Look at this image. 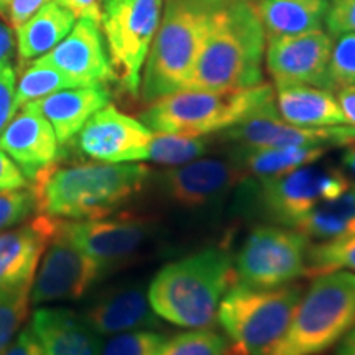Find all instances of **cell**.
<instances>
[{"mask_svg":"<svg viewBox=\"0 0 355 355\" xmlns=\"http://www.w3.org/2000/svg\"><path fill=\"white\" fill-rule=\"evenodd\" d=\"M148 175L139 163L55 165L35 181L37 209L61 220L107 217L144 189Z\"/></svg>","mask_w":355,"mask_h":355,"instance_id":"cell-1","label":"cell"},{"mask_svg":"<svg viewBox=\"0 0 355 355\" xmlns=\"http://www.w3.org/2000/svg\"><path fill=\"white\" fill-rule=\"evenodd\" d=\"M265 51V30L255 7L247 0H229L212 19L183 89L230 91L259 86L263 83Z\"/></svg>","mask_w":355,"mask_h":355,"instance_id":"cell-2","label":"cell"},{"mask_svg":"<svg viewBox=\"0 0 355 355\" xmlns=\"http://www.w3.org/2000/svg\"><path fill=\"white\" fill-rule=\"evenodd\" d=\"M235 283L232 254L209 247L163 266L146 295L158 318L186 329H202L216 321L222 298Z\"/></svg>","mask_w":355,"mask_h":355,"instance_id":"cell-3","label":"cell"},{"mask_svg":"<svg viewBox=\"0 0 355 355\" xmlns=\"http://www.w3.org/2000/svg\"><path fill=\"white\" fill-rule=\"evenodd\" d=\"M229 0H166L140 92L146 104L181 91L196 63L212 19Z\"/></svg>","mask_w":355,"mask_h":355,"instance_id":"cell-4","label":"cell"},{"mask_svg":"<svg viewBox=\"0 0 355 355\" xmlns=\"http://www.w3.org/2000/svg\"><path fill=\"white\" fill-rule=\"evenodd\" d=\"M273 99V87L265 83L230 91L183 89L150 102L140 122L153 132L206 137L237 125Z\"/></svg>","mask_w":355,"mask_h":355,"instance_id":"cell-5","label":"cell"},{"mask_svg":"<svg viewBox=\"0 0 355 355\" xmlns=\"http://www.w3.org/2000/svg\"><path fill=\"white\" fill-rule=\"evenodd\" d=\"M355 326V273L318 275L301 296L282 339L268 355H319Z\"/></svg>","mask_w":355,"mask_h":355,"instance_id":"cell-6","label":"cell"},{"mask_svg":"<svg viewBox=\"0 0 355 355\" xmlns=\"http://www.w3.org/2000/svg\"><path fill=\"white\" fill-rule=\"evenodd\" d=\"M303 291V285L293 283L270 290L234 285L222 298L217 318L243 354L268 355L290 326Z\"/></svg>","mask_w":355,"mask_h":355,"instance_id":"cell-7","label":"cell"},{"mask_svg":"<svg viewBox=\"0 0 355 355\" xmlns=\"http://www.w3.org/2000/svg\"><path fill=\"white\" fill-rule=\"evenodd\" d=\"M165 0H104L101 30L114 81L130 96L140 92L141 71L157 35Z\"/></svg>","mask_w":355,"mask_h":355,"instance_id":"cell-8","label":"cell"},{"mask_svg":"<svg viewBox=\"0 0 355 355\" xmlns=\"http://www.w3.org/2000/svg\"><path fill=\"white\" fill-rule=\"evenodd\" d=\"M352 183L339 168L311 163L282 176L259 180L252 198L266 219L293 229L309 211L339 198Z\"/></svg>","mask_w":355,"mask_h":355,"instance_id":"cell-9","label":"cell"},{"mask_svg":"<svg viewBox=\"0 0 355 355\" xmlns=\"http://www.w3.org/2000/svg\"><path fill=\"white\" fill-rule=\"evenodd\" d=\"M309 239L291 227L261 225L243 241L234 261L237 283L255 290L290 285L306 277Z\"/></svg>","mask_w":355,"mask_h":355,"instance_id":"cell-10","label":"cell"},{"mask_svg":"<svg viewBox=\"0 0 355 355\" xmlns=\"http://www.w3.org/2000/svg\"><path fill=\"white\" fill-rule=\"evenodd\" d=\"M104 275L105 272L96 260L61 232L55 219L51 237L48 239L35 273L30 303L50 304L79 300Z\"/></svg>","mask_w":355,"mask_h":355,"instance_id":"cell-11","label":"cell"},{"mask_svg":"<svg viewBox=\"0 0 355 355\" xmlns=\"http://www.w3.org/2000/svg\"><path fill=\"white\" fill-rule=\"evenodd\" d=\"M56 220L61 232L96 260L105 273L135 259L153 241L158 230L157 222L139 216Z\"/></svg>","mask_w":355,"mask_h":355,"instance_id":"cell-12","label":"cell"},{"mask_svg":"<svg viewBox=\"0 0 355 355\" xmlns=\"http://www.w3.org/2000/svg\"><path fill=\"white\" fill-rule=\"evenodd\" d=\"M222 139L239 148L279 146H345L355 140V127H296L279 117L275 99L266 102L237 125L222 132Z\"/></svg>","mask_w":355,"mask_h":355,"instance_id":"cell-13","label":"cell"},{"mask_svg":"<svg viewBox=\"0 0 355 355\" xmlns=\"http://www.w3.org/2000/svg\"><path fill=\"white\" fill-rule=\"evenodd\" d=\"M153 137L144 122L105 105L92 115L76 135L79 152L104 163L144 162Z\"/></svg>","mask_w":355,"mask_h":355,"instance_id":"cell-14","label":"cell"},{"mask_svg":"<svg viewBox=\"0 0 355 355\" xmlns=\"http://www.w3.org/2000/svg\"><path fill=\"white\" fill-rule=\"evenodd\" d=\"M243 180L247 178L234 159H193L163 171L159 189L176 206L206 209L227 198Z\"/></svg>","mask_w":355,"mask_h":355,"instance_id":"cell-15","label":"cell"},{"mask_svg":"<svg viewBox=\"0 0 355 355\" xmlns=\"http://www.w3.org/2000/svg\"><path fill=\"white\" fill-rule=\"evenodd\" d=\"M334 38L321 28L295 37L268 40L265 63L277 86L306 84L329 89V66Z\"/></svg>","mask_w":355,"mask_h":355,"instance_id":"cell-16","label":"cell"},{"mask_svg":"<svg viewBox=\"0 0 355 355\" xmlns=\"http://www.w3.org/2000/svg\"><path fill=\"white\" fill-rule=\"evenodd\" d=\"M37 60L60 71L76 87L114 81L101 24L87 17L78 19L71 32Z\"/></svg>","mask_w":355,"mask_h":355,"instance_id":"cell-17","label":"cell"},{"mask_svg":"<svg viewBox=\"0 0 355 355\" xmlns=\"http://www.w3.org/2000/svg\"><path fill=\"white\" fill-rule=\"evenodd\" d=\"M60 146L50 122L33 104L17 110L0 133V150L20 168L30 183L56 165Z\"/></svg>","mask_w":355,"mask_h":355,"instance_id":"cell-18","label":"cell"},{"mask_svg":"<svg viewBox=\"0 0 355 355\" xmlns=\"http://www.w3.org/2000/svg\"><path fill=\"white\" fill-rule=\"evenodd\" d=\"M55 219L40 214L28 224L0 232V293L32 290Z\"/></svg>","mask_w":355,"mask_h":355,"instance_id":"cell-19","label":"cell"},{"mask_svg":"<svg viewBox=\"0 0 355 355\" xmlns=\"http://www.w3.org/2000/svg\"><path fill=\"white\" fill-rule=\"evenodd\" d=\"M83 319L101 337L159 326L148 295L140 286H121L105 291L87 306Z\"/></svg>","mask_w":355,"mask_h":355,"instance_id":"cell-20","label":"cell"},{"mask_svg":"<svg viewBox=\"0 0 355 355\" xmlns=\"http://www.w3.org/2000/svg\"><path fill=\"white\" fill-rule=\"evenodd\" d=\"M43 355H99L102 337L66 308H38L30 319Z\"/></svg>","mask_w":355,"mask_h":355,"instance_id":"cell-21","label":"cell"},{"mask_svg":"<svg viewBox=\"0 0 355 355\" xmlns=\"http://www.w3.org/2000/svg\"><path fill=\"white\" fill-rule=\"evenodd\" d=\"M110 92L105 84L83 87H68L30 102L50 122L60 145L76 139L89 119L105 105H109Z\"/></svg>","mask_w":355,"mask_h":355,"instance_id":"cell-22","label":"cell"},{"mask_svg":"<svg viewBox=\"0 0 355 355\" xmlns=\"http://www.w3.org/2000/svg\"><path fill=\"white\" fill-rule=\"evenodd\" d=\"M275 105L279 117L296 127H334L344 125L345 117L337 97L326 89L290 84L277 86Z\"/></svg>","mask_w":355,"mask_h":355,"instance_id":"cell-23","label":"cell"},{"mask_svg":"<svg viewBox=\"0 0 355 355\" xmlns=\"http://www.w3.org/2000/svg\"><path fill=\"white\" fill-rule=\"evenodd\" d=\"M76 15L68 8L50 0L15 28V46L20 61H33L46 55L71 32Z\"/></svg>","mask_w":355,"mask_h":355,"instance_id":"cell-24","label":"cell"},{"mask_svg":"<svg viewBox=\"0 0 355 355\" xmlns=\"http://www.w3.org/2000/svg\"><path fill=\"white\" fill-rule=\"evenodd\" d=\"M255 10L268 40L321 28L329 0H259Z\"/></svg>","mask_w":355,"mask_h":355,"instance_id":"cell-25","label":"cell"},{"mask_svg":"<svg viewBox=\"0 0 355 355\" xmlns=\"http://www.w3.org/2000/svg\"><path fill=\"white\" fill-rule=\"evenodd\" d=\"M234 162L245 178L282 176L301 166L316 163L329 148L327 146H279V148H239L235 146Z\"/></svg>","mask_w":355,"mask_h":355,"instance_id":"cell-26","label":"cell"},{"mask_svg":"<svg viewBox=\"0 0 355 355\" xmlns=\"http://www.w3.org/2000/svg\"><path fill=\"white\" fill-rule=\"evenodd\" d=\"M293 229L309 241L327 242L355 234V183L332 201L322 202L309 211Z\"/></svg>","mask_w":355,"mask_h":355,"instance_id":"cell-27","label":"cell"},{"mask_svg":"<svg viewBox=\"0 0 355 355\" xmlns=\"http://www.w3.org/2000/svg\"><path fill=\"white\" fill-rule=\"evenodd\" d=\"M209 141L204 137L153 132L146 159L165 166H181L207 153Z\"/></svg>","mask_w":355,"mask_h":355,"instance_id":"cell-28","label":"cell"},{"mask_svg":"<svg viewBox=\"0 0 355 355\" xmlns=\"http://www.w3.org/2000/svg\"><path fill=\"white\" fill-rule=\"evenodd\" d=\"M157 355H245L227 336L202 327L181 332L163 343Z\"/></svg>","mask_w":355,"mask_h":355,"instance_id":"cell-29","label":"cell"},{"mask_svg":"<svg viewBox=\"0 0 355 355\" xmlns=\"http://www.w3.org/2000/svg\"><path fill=\"white\" fill-rule=\"evenodd\" d=\"M68 87L76 86L53 66L43 63L40 60H33L17 81L15 110L30 104V102L43 99V97L50 96L53 92Z\"/></svg>","mask_w":355,"mask_h":355,"instance_id":"cell-30","label":"cell"},{"mask_svg":"<svg viewBox=\"0 0 355 355\" xmlns=\"http://www.w3.org/2000/svg\"><path fill=\"white\" fill-rule=\"evenodd\" d=\"M347 270L355 272V234L309 245L306 255V277Z\"/></svg>","mask_w":355,"mask_h":355,"instance_id":"cell-31","label":"cell"},{"mask_svg":"<svg viewBox=\"0 0 355 355\" xmlns=\"http://www.w3.org/2000/svg\"><path fill=\"white\" fill-rule=\"evenodd\" d=\"M165 340V334L152 329L123 332L102 340L99 355H157Z\"/></svg>","mask_w":355,"mask_h":355,"instance_id":"cell-32","label":"cell"},{"mask_svg":"<svg viewBox=\"0 0 355 355\" xmlns=\"http://www.w3.org/2000/svg\"><path fill=\"white\" fill-rule=\"evenodd\" d=\"M336 38L327 66L331 92L355 86V32L343 33Z\"/></svg>","mask_w":355,"mask_h":355,"instance_id":"cell-33","label":"cell"},{"mask_svg":"<svg viewBox=\"0 0 355 355\" xmlns=\"http://www.w3.org/2000/svg\"><path fill=\"white\" fill-rule=\"evenodd\" d=\"M30 304V290L0 293V354L24 327Z\"/></svg>","mask_w":355,"mask_h":355,"instance_id":"cell-34","label":"cell"},{"mask_svg":"<svg viewBox=\"0 0 355 355\" xmlns=\"http://www.w3.org/2000/svg\"><path fill=\"white\" fill-rule=\"evenodd\" d=\"M37 211V196L33 188L0 191V232L15 227Z\"/></svg>","mask_w":355,"mask_h":355,"instance_id":"cell-35","label":"cell"},{"mask_svg":"<svg viewBox=\"0 0 355 355\" xmlns=\"http://www.w3.org/2000/svg\"><path fill=\"white\" fill-rule=\"evenodd\" d=\"M324 21L332 38L355 32V0H332Z\"/></svg>","mask_w":355,"mask_h":355,"instance_id":"cell-36","label":"cell"},{"mask_svg":"<svg viewBox=\"0 0 355 355\" xmlns=\"http://www.w3.org/2000/svg\"><path fill=\"white\" fill-rule=\"evenodd\" d=\"M17 74L12 64L0 68V133L10 122L15 110Z\"/></svg>","mask_w":355,"mask_h":355,"instance_id":"cell-37","label":"cell"},{"mask_svg":"<svg viewBox=\"0 0 355 355\" xmlns=\"http://www.w3.org/2000/svg\"><path fill=\"white\" fill-rule=\"evenodd\" d=\"M28 180L6 153L0 150V191L26 188Z\"/></svg>","mask_w":355,"mask_h":355,"instance_id":"cell-38","label":"cell"},{"mask_svg":"<svg viewBox=\"0 0 355 355\" xmlns=\"http://www.w3.org/2000/svg\"><path fill=\"white\" fill-rule=\"evenodd\" d=\"M0 355H43V352L30 326H24Z\"/></svg>","mask_w":355,"mask_h":355,"instance_id":"cell-39","label":"cell"},{"mask_svg":"<svg viewBox=\"0 0 355 355\" xmlns=\"http://www.w3.org/2000/svg\"><path fill=\"white\" fill-rule=\"evenodd\" d=\"M50 0H10V6L7 10V19L12 26H19L30 19L33 13H37L44 3Z\"/></svg>","mask_w":355,"mask_h":355,"instance_id":"cell-40","label":"cell"},{"mask_svg":"<svg viewBox=\"0 0 355 355\" xmlns=\"http://www.w3.org/2000/svg\"><path fill=\"white\" fill-rule=\"evenodd\" d=\"M56 2L73 12L76 19L87 17V19L101 21V8L104 0H56Z\"/></svg>","mask_w":355,"mask_h":355,"instance_id":"cell-41","label":"cell"},{"mask_svg":"<svg viewBox=\"0 0 355 355\" xmlns=\"http://www.w3.org/2000/svg\"><path fill=\"white\" fill-rule=\"evenodd\" d=\"M337 102L343 110L345 123L355 127V86L343 87L337 91Z\"/></svg>","mask_w":355,"mask_h":355,"instance_id":"cell-42","label":"cell"},{"mask_svg":"<svg viewBox=\"0 0 355 355\" xmlns=\"http://www.w3.org/2000/svg\"><path fill=\"white\" fill-rule=\"evenodd\" d=\"M13 51H15V40L12 30L0 24V68L12 64Z\"/></svg>","mask_w":355,"mask_h":355,"instance_id":"cell-43","label":"cell"},{"mask_svg":"<svg viewBox=\"0 0 355 355\" xmlns=\"http://www.w3.org/2000/svg\"><path fill=\"white\" fill-rule=\"evenodd\" d=\"M337 355H355V326L337 343Z\"/></svg>","mask_w":355,"mask_h":355,"instance_id":"cell-44","label":"cell"},{"mask_svg":"<svg viewBox=\"0 0 355 355\" xmlns=\"http://www.w3.org/2000/svg\"><path fill=\"white\" fill-rule=\"evenodd\" d=\"M344 148H345V152L343 155V163H344V166L347 168V171L350 173V175H354V178H355V140L352 141V144L345 145Z\"/></svg>","mask_w":355,"mask_h":355,"instance_id":"cell-45","label":"cell"},{"mask_svg":"<svg viewBox=\"0 0 355 355\" xmlns=\"http://www.w3.org/2000/svg\"><path fill=\"white\" fill-rule=\"evenodd\" d=\"M8 6H10V0H0V13L2 15H7Z\"/></svg>","mask_w":355,"mask_h":355,"instance_id":"cell-46","label":"cell"},{"mask_svg":"<svg viewBox=\"0 0 355 355\" xmlns=\"http://www.w3.org/2000/svg\"><path fill=\"white\" fill-rule=\"evenodd\" d=\"M247 2H252V0H247Z\"/></svg>","mask_w":355,"mask_h":355,"instance_id":"cell-47","label":"cell"}]
</instances>
